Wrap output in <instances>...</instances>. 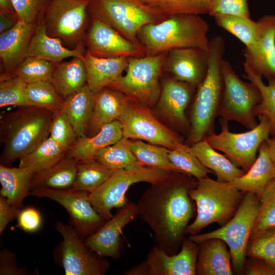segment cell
Returning a JSON list of instances; mask_svg holds the SVG:
<instances>
[{
  "label": "cell",
  "mask_w": 275,
  "mask_h": 275,
  "mask_svg": "<svg viewBox=\"0 0 275 275\" xmlns=\"http://www.w3.org/2000/svg\"><path fill=\"white\" fill-rule=\"evenodd\" d=\"M184 173L173 172L151 184L137 203L138 216L151 228L156 245L169 255L177 253L194 214L189 190L197 182Z\"/></svg>",
  "instance_id": "cell-1"
},
{
  "label": "cell",
  "mask_w": 275,
  "mask_h": 275,
  "mask_svg": "<svg viewBox=\"0 0 275 275\" xmlns=\"http://www.w3.org/2000/svg\"><path fill=\"white\" fill-rule=\"evenodd\" d=\"M54 112L30 106L2 113L0 139L4 148L1 164L10 166L46 139Z\"/></svg>",
  "instance_id": "cell-2"
},
{
  "label": "cell",
  "mask_w": 275,
  "mask_h": 275,
  "mask_svg": "<svg viewBox=\"0 0 275 275\" xmlns=\"http://www.w3.org/2000/svg\"><path fill=\"white\" fill-rule=\"evenodd\" d=\"M225 48L224 39L222 36L217 35L209 40L207 72L196 89L191 107L187 139L189 146L214 133L215 120L218 116L223 94L222 62Z\"/></svg>",
  "instance_id": "cell-3"
},
{
  "label": "cell",
  "mask_w": 275,
  "mask_h": 275,
  "mask_svg": "<svg viewBox=\"0 0 275 275\" xmlns=\"http://www.w3.org/2000/svg\"><path fill=\"white\" fill-rule=\"evenodd\" d=\"M208 23L200 15L179 14L144 25L138 37L146 55L186 47L198 48L208 52Z\"/></svg>",
  "instance_id": "cell-4"
},
{
  "label": "cell",
  "mask_w": 275,
  "mask_h": 275,
  "mask_svg": "<svg viewBox=\"0 0 275 275\" xmlns=\"http://www.w3.org/2000/svg\"><path fill=\"white\" fill-rule=\"evenodd\" d=\"M197 206L195 219L188 225L185 233L199 234L205 227L216 223L223 226L235 214L244 196L229 183L214 180L208 176L198 180L189 190Z\"/></svg>",
  "instance_id": "cell-5"
},
{
  "label": "cell",
  "mask_w": 275,
  "mask_h": 275,
  "mask_svg": "<svg viewBox=\"0 0 275 275\" xmlns=\"http://www.w3.org/2000/svg\"><path fill=\"white\" fill-rule=\"evenodd\" d=\"M168 52L129 58L124 75H120L107 87L118 91L132 101L152 106L158 100L161 88L159 78Z\"/></svg>",
  "instance_id": "cell-6"
},
{
  "label": "cell",
  "mask_w": 275,
  "mask_h": 275,
  "mask_svg": "<svg viewBox=\"0 0 275 275\" xmlns=\"http://www.w3.org/2000/svg\"><path fill=\"white\" fill-rule=\"evenodd\" d=\"M172 172L142 164L115 170L102 185L89 194V200L96 211L107 221L113 215L111 212L113 209H118L129 201L126 193L132 184L141 182L155 184Z\"/></svg>",
  "instance_id": "cell-7"
},
{
  "label": "cell",
  "mask_w": 275,
  "mask_h": 275,
  "mask_svg": "<svg viewBox=\"0 0 275 275\" xmlns=\"http://www.w3.org/2000/svg\"><path fill=\"white\" fill-rule=\"evenodd\" d=\"M259 207L258 197L251 193H245L236 213L227 224L208 233L190 235L188 238L198 244L211 238L224 241L230 249L232 269L241 274Z\"/></svg>",
  "instance_id": "cell-8"
},
{
  "label": "cell",
  "mask_w": 275,
  "mask_h": 275,
  "mask_svg": "<svg viewBox=\"0 0 275 275\" xmlns=\"http://www.w3.org/2000/svg\"><path fill=\"white\" fill-rule=\"evenodd\" d=\"M88 11L101 18L128 40L140 45L138 35L141 28L168 17L139 0H90Z\"/></svg>",
  "instance_id": "cell-9"
},
{
  "label": "cell",
  "mask_w": 275,
  "mask_h": 275,
  "mask_svg": "<svg viewBox=\"0 0 275 275\" xmlns=\"http://www.w3.org/2000/svg\"><path fill=\"white\" fill-rule=\"evenodd\" d=\"M224 89L218 116L228 122L235 121L250 130L257 125L256 111L261 95L252 82L241 80L231 64L222 62Z\"/></svg>",
  "instance_id": "cell-10"
},
{
  "label": "cell",
  "mask_w": 275,
  "mask_h": 275,
  "mask_svg": "<svg viewBox=\"0 0 275 275\" xmlns=\"http://www.w3.org/2000/svg\"><path fill=\"white\" fill-rule=\"evenodd\" d=\"M56 230L62 240L53 252L55 261L65 271L66 275H104L109 263L102 256L88 248L74 228L70 224L58 221Z\"/></svg>",
  "instance_id": "cell-11"
},
{
  "label": "cell",
  "mask_w": 275,
  "mask_h": 275,
  "mask_svg": "<svg viewBox=\"0 0 275 275\" xmlns=\"http://www.w3.org/2000/svg\"><path fill=\"white\" fill-rule=\"evenodd\" d=\"M259 118L256 126L242 133L230 132L228 122L220 119L221 132L214 133L205 140L213 148L225 153L234 163L247 172L256 161L261 144L271 132L268 119L264 116Z\"/></svg>",
  "instance_id": "cell-12"
},
{
  "label": "cell",
  "mask_w": 275,
  "mask_h": 275,
  "mask_svg": "<svg viewBox=\"0 0 275 275\" xmlns=\"http://www.w3.org/2000/svg\"><path fill=\"white\" fill-rule=\"evenodd\" d=\"M90 0H53L42 20L46 33L75 46L84 43Z\"/></svg>",
  "instance_id": "cell-13"
},
{
  "label": "cell",
  "mask_w": 275,
  "mask_h": 275,
  "mask_svg": "<svg viewBox=\"0 0 275 275\" xmlns=\"http://www.w3.org/2000/svg\"><path fill=\"white\" fill-rule=\"evenodd\" d=\"M31 195L48 198L62 205L69 215V224L83 240L106 221L93 207L89 194L86 191L72 187L63 189L40 188L31 190Z\"/></svg>",
  "instance_id": "cell-14"
},
{
  "label": "cell",
  "mask_w": 275,
  "mask_h": 275,
  "mask_svg": "<svg viewBox=\"0 0 275 275\" xmlns=\"http://www.w3.org/2000/svg\"><path fill=\"white\" fill-rule=\"evenodd\" d=\"M199 244L184 238L180 251L169 255L155 245L141 263L124 275H195Z\"/></svg>",
  "instance_id": "cell-15"
},
{
  "label": "cell",
  "mask_w": 275,
  "mask_h": 275,
  "mask_svg": "<svg viewBox=\"0 0 275 275\" xmlns=\"http://www.w3.org/2000/svg\"><path fill=\"white\" fill-rule=\"evenodd\" d=\"M149 107L132 100L120 117L123 137L145 141L173 149L181 142L178 136L162 124Z\"/></svg>",
  "instance_id": "cell-16"
},
{
  "label": "cell",
  "mask_w": 275,
  "mask_h": 275,
  "mask_svg": "<svg viewBox=\"0 0 275 275\" xmlns=\"http://www.w3.org/2000/svg\"><path fill=\"white\" fill-rule=\"evenodd\" d=\"M91 22L84 44L92 55L103 58L141 57L144 48L125 38L101 18L91 12Z\"/></svg>",
  "instance_id": "cell-17"
},
{
  "label": "cell",
  "mask_w": 275,
  "mask_h": 275,
  "mask_svg": "<svg viewBox=\"0 0 275 275\" xmlns=\"http://www.w3.org/2000/svg\"><path fill=\"white\" fill-rule=\"evenodd\" d=\"M138 216L137 204L129 201L95 232L84 239L85 244L99 255L119 259L123 249V229Z\"/></svg>",
  "instance_id": "cell-18"
},
{
  "label": "cell",
  "mask_w": 275,
  "mask_h": 275,
  "mask_svg": "<svg viewBox=\"0 0 275 275\" xmlns=\"http://www.w3.org/2000/svg\"><path fill=\"white\" fill-rule=\"evenodd\" d=\"M257 22V37L251 47L245 48L244 62L268 82H275V15H265Z\"/></svg>",
  "instance_id": "cell-19"
},
{
  "label": "cell",
  "mask_w": 275,
  "mask_h": 275,
  "mask_svg": "<svg viewBox=\"0 0 275 275\" xmlns=\"http://www.w3.org/2000/svg\"><path fill=\"white\" fill-rule=\"evenodd\" d=\"M208 68V52L198 48L186 47L168 52L163 70L196 89L205 78Z\"/></svg>",
  "instance_id": "cell-20"
},
{
  "label": "cell",
  "mask_w": 275,
  "mask_h": 275,
  "mask_svg": "<svg viewBox=\"0 0 275 275\" xmlns=\"http://www.w3.org/2000/svg\"><path fill=\"white\" fill-rule=\"evenodd\" d=\"M195 89L173 78L165 79L157 101L156 109L171 123L181 130L190 129L185 111Z\"/></svg>",
  "instance_id": "cell-21"
},
{
  "label": "cell",
  "mask_w": 275,
  "mask_h": 275,
  "mask_svg": "<svg viewBox=\"0 0 275 275\" xmlns=\"http://www.w3.org/2000/svg\"><path fill=\"white\" fill-rule=\"evenodd\" d=\"M37 24L18 19L13 28L0 34V58L3 69L1 74H10L27 57Z\"/></svg>",
  "instance_id": "cell-22"
},
{
  "label": "cell",
  "mask_w": 275,
  "mask_h": 275,
  "mask_svg": "<svg viewBox=\"0 0 275 275\" xmlns=\"http://www.w3.org/2000/svg\"><path fill=\"white\" fill-rule=\"evenodd\" d=\"M131 100L116 90L105 87L95 95L93 114L86 136L96 134L104 125L119 120Z\"/></svg>",
  "instance_id": "cell-23"
},
{
  "label": "cell",
  "mask_w": 275,
  "mask_h": 275,
  "mask_svg": "<svg viewBox=\"0 0 275 275\" xmlns=\"http://www.w3.org/2000/svg\"><path fill=\"white\" fill-rule=\"evenodd\" d=\"M62 40L47 34L42 18L37 23L28 49L27 57H34L55 64L68 58H82L86 50L84 43L70 49L63 46Z\"/></svg>",
  "instance_id": "cell-24"
},
{
  "label": "cell",
  "mask_w": 275,
  "mask_h": 275,
  "mask_svg": "<svg viewBox=\"0 0 275 275\" xmlns=\"http://www.w3.org/2000/svg\"><path fill=\"white\" fill-rule=\"evenodd\" d=\"M82 59L87 71V85L94 95L122 75L129 60L126 57H98L87 50Z\"/></svg>",
  "instance_id": "cell-25"
},
{
  "label": "cell",
  "mask_w": 275,
  "mask_h": 275,
  "mask_svg": "<svg viewBox=\"0 0 275 275\" xmlns=\"http://www.w3.org/2000/svg\"><path fill=\"white\" fill-rule=\"evenodd\" d=\"M231 260L224 241L217 238L206 239L199 244L196 274H233Z\"/></svg>",
  "instance_id": "cell-26"
},
{
  "label": "cell",
  "mask_w": 275,
  "mask_h": 275,
  "mask_svg": "<svg viewBox=\"0 0 275 275\" xmlns=\"http://www.w3.org/2000/svg\"><path fill=\"white\" fill-rule=\"evenodd\" d=\"M275 178V166L268 154L266 141L258 149V155L250 169L229 183L238 190L251 193L259 198L266 186Z\"/></svg>",
  "instance_id": "cell-27"
},
{
  "label": "cell",
  "mask_w": 275,
  "mask_h": 275,
  "mask_svg": "<svg viewBox=\"0 0 275 275\" xmlns=\"http://www.w3.org/2000/svg\"><path fill=\"white\" fill-rule=\"evenodd\" d=\"M123 138L119 120L103 126L95 134L78 138L67 151L66 155L78 161L94 159L101 149L111 145Z\"/></svg>",
  "instance_id": "cell-28"
},
{
  "label": "cell",
  "mask_w": 275,
  "mask_h": 275,
  "mask_svg": "<svg viewBox=\"0 0 275 275\" xmlns=\"http://www.w3.org/2000/svg\"><path fill=\"white\" fill-rule=\"evenodd\" d=\"M35 172L24 167L12 168L0 164V196L11 205L22 209L24 199L31 194Z\"/></svg>",
  "instance_id": "cell-29"
},
{
  "label": "cell",
  "mask_w": 275,
  "mask_h": 275,
  "mask_svg": "<svg viewBox=\"0 0 275 275\" xmlns=\"http://www.w3.org/2000/svg\"><path fill=\"white\" fill-rule=\"evenodd\" d=\"M78 161L66 155L47 169L35 173L31 191L40 188L63 189L71 188L75 180Z\"/></svg>",
  "instance_id": "cell-30"
},
{
  "label": "cell",
  "mask_w": 275,
  "mask_h": 275,
  "mask_svg": "<svg viewBox=\"0 0 275 275\" xmlns=\"http://www.w3.org/2000/svg\"><path fill=\"white\" fill-rule=\"evenodd\" d=\"M190 148L201 163L215 174L216 180L219 182L230 183L246 173L216 151L205 139L190 146Z\"/></svg>",
  "instance_id": "cell-31"
},
{
  "label": "cell",
  "mask_w": 275,
  "mask_h": 275,
  "mask_svg": "<svg viewBox=\"0 0 275 275\" xmlns=\"http://www.w3.org/2000/svg\"><path fill=\"white\" fill-rule=\"evenodd\" d=\"M95 95L87 85L64 99L63 109L78 138L86 136L92 117Z\"/></svg>",
  "instance_id": "cell-32"
},
{
  "label": "cell",
  "mask_w": 275,
  "mask_h": 275,
  "mask_svg": "<svg viewBox=\"0 0 275 275\" xmlns=\"http://www.w3.org/2000/svg\"><path fill=\"white\" fill-rule=\"evenodd\" d=\"M82 58L74 57L55 66L51 82L64 99L87 85V71Z\"/></svg>",
  "instance_id": "cell-33"
},
{
  "label": "cell",
  "mask_w": 275,
  "mask_h": 275,
  "mask_svg": "<svg viewBox=\"0 0 275 275\" xmlns=\"http://www.w3.org/2000/svg\"><path fill=\"white\" fill-rule=\"evenodd\" d=\"M67 153L61 146L49 136L33 150L22 157L18 166L27 168L35 173L56 163Z\"/></svg>",
  "instance_id": "cell-34"
},
{
  "label": "cell",
  "mask_w": 275,
  "mask_h": 275,
  "mask_svg": "<svg viewBox=\"0 0 275 275\" xmlns=\"http://www.w3.org/2000/svg\"><path fill=\"white\" fill-rule=\"evenodd\" d=\"M94 159L113 170L130 169L142 164L131 150V141L124 137L99 150Z\"/></svg>",
  "instance_id": "cell-35"
},
{
  "label": "cell",
  "mask_w": 275,
  "mask_h": 275,
  "mask_svg": "<svg viewBox=\"0 0 275 275\" xmlns=\"http://www.w3.org/2000/svg\"><path fill=\"white\" fill-rule=\"evenodd\" d=\"M115 171L94 158L78 161L77 175L72 188L92 193L102 185Z\"/></svg>",
  "instance_id": "cell-36"
},
{
  "label": "cell",
  "mask_w": 275,
  "mask_h": 275,
  "mask_svg": "<svg viewBox=\"0 0 275 275\" xmlns=\"http://www.w3.org/2000/svg\"><path fill=\"white\" fill-rule=\"evenodd\" d=\"M139 1L166 17L179 14H208L211 4V0Z\"/></svg>",
  "instance_id": "cell-37"
},
{
  "label": "cell",
  "mask_w": 275,
  "mask_h": 275,
  "mask_svg": "<svg viewBox=\"0 0 275 275\" xmlns=\"http://www.w3.org/2000/svg\"><path fill=\"white\" fill-rule=\"evenodd\" d=\"M131 149L138 161L144 166L182 173L171 161L169 156V149L165 147L136 140L131 141Z\"/></svg>",
  "instance_id": "cell-38"
},
{
  "label": "cell",
  "mask_w": 275,
  "mask_h": 275,
  "mask_svg": "<svg viewBox=\"0 0 275 275\" xmlns=\"http://www.w3.org/2000/svg\"><path fill=\"white\" fill-rule=\"evenodd\" d=\"M245 74L243 77L248 79L258 89L261 95V101L258 104L256 115L257 117L266 116L271 127V134L275 132V82L265 85L262 77L255 73L250 67L243 63Z\"/></svg>",
  "instance_id": "cell-39"
},
{
  "label": "cell",
  "mask_w": 275,
  "mask_h": 275,
  "mask_svg": "<svg viewBox=\"0 0 275 275\" xmlns=\"http://www.w3.org/2000/svg\"><path fill=\"white\" fill-rule=\"evenodd\" d=\"M216 23L238 38L245 46L251 47L255 42L258 32L257 21L250 18L233 15L214 17Z\"/></svg>",
  "instance_id": "cell-40"
},
{
  "label": "cell",
  "mask_w": 275,
  "mask_h": 275,
  "mask_svg": "<svg viewBox=\"0 0 275 275\" xmlns=\"http://www.w3.org/2000/svg\"><path fill=\"white\" fill-rule=\"evenodd\" d=\"M171 161L182 173L200 180L213 173L205 167L191 151L190 146L180 143L173 149H169Z\"/></svg>",
  "instance_id": "cell-41"
},
{
  "label": "cell",
  "mask_w": 275,
  "mask_h": 275,
  "mask_svg": "<svg viewBox=\"0 0 275 275\" xmlns=\"http://www.w3.org/2000/svg\"><path fill=\"white\" fill-rule=\"evenodd\" d=\"M57 64L41 58L27 57L10 73L27 84L50 81Z\"/></svg>",
  "instance_id": "cell-42"
},
{
  "label": "cell",
  "mask_w": 275,
  "mask_h": 275,
  "mask_svg": "<svg viewBox=\"0 0 275 275\" xmlns=\"http://www.w3.org/2000/svg\"><path fill=\"white\" fill-rule=\"evenodd\" d=\"M26 96L31 106L56 111L63 109L64 99L50 81L28 84Z\"/></svg>",
  "instance_id": "cell-43"
},
{
  "label": "cell",
  "mask_w": 275,
  "mask_h": 275,
  "mask_svg": "<svg viewBox=\"0 0 275 275\" xmlns=\"http://www.w3.org/2000/svg\"><path fill=\"white\" fill-rule=\"evenodd\" d=\"M259 200L258 214L250 239L268 229L275 227V178L264 188Z\"/></svg>",
  "instance_id": "cell-44"
},
{
  "label": "cell",
  "mask_w": 275,
  "mask_h": 275,
  "mask_svg": "<svg viewBox=\"0 0 275 275\" xmlns=\"http://www.w3.org/2000/svg\"><path fill=\"white\" fill-rule=\"evenodd\" d=\"M28 84L11 74H1L0 106H30L26 96Z\"/></svg>",
  "instance_id": "cell-45"
},
{
  "label": "cell",
  "mask_w": 275,
  "mask_h": 275,
  "mask_svg": "<svg viewBox=\"0 0 275 275\" xmlns=\"http://www.w3.org/2000/svg\"><path fill=\"white\" fill-rule=\"evenodd\" d=\"M246 257L258 258L275 269V227L250 239Z\"/></svg>",
  "instance_id": "cell-46"
},
{
  "label": "cell",
  "mask_w": 275,
  "mask_h": 275,
  "mask_svg": "<svg viewBox=\"0 0 275 275\" xmlns=\"http://www.w3.org/2000/svg\"><path fill=\"white\" fill-rule=\"evenodd\" d=\"M49 136L67 151L77 139L63 108L54 112L49 128Z\"/></svg>",
  "instance_id": "cell-47"
},
{
  "label": "cell",
  "mask_w": 275,
  "mask_h": 275,
  "mask_svg": "<svg viewBox=\"0 0 275 275\" xmlns=\"http://www.w3.org/2000/svg\"><path fill=\"white\" fill-rule=\"evenodd\" d=\"M15 12L21 20L37 23L53 0H11Z\"/></svg>",
  "instance_id": "cell-48"
},
{
  "label": "cell",
  "mask_w": 275,
  "mask_h": 275,
  "mask_svg": "<svg viewBox=\"0 0 275 275\" xmlns=\"http://www.w3.org/2000/svg\"><path fill=\"white\" fill-rule=\"evenodd\" d=\"M208 14L213 17L221 15H233L250 18L247 0H211Z\"/></svg>",
  "instance_id": "cell-49"
},
{
  "label": "cell",
  "mask_w": 275,
  "mask_h": 275,
  "mask_svg": "<svg viewBox=\"0 0 275 275\" xmlns=\"http://www.w3.org/2000/svg\"><path fill=\"white\" fill-rule=\"evenodd\" d=\"M17 218V227L27 232L37 231L42 224L40 212L31 206L21 209Z\"/></svg>",
  "instance_id": "cell-50"
},
{
  "label": "cell",
  "mask_w": 275,
  "mask_h": 275,
  "mask_svg": "<svg viewBox=\"0 0 275 275\" xmlns=\"http://www.w3.org/2000/svg\"><path fill=\"white\" fill-rule=\"evenodd\" d=\"M30 272L26 268L19 267L15 253L4 249L0 252L1 275H28Z\"/></svg>",
  "instance_id": "cell-51"
},
{
  "label": "cell",
  "mask_w": 275,
  "mask_h": 275,
  "mask_svg": "<svg viewBox=\"0 0 275 275\" xmlns=\"http://www.w3.org/2000/svg\"><path fill=\"white\" fill-rule=\"evenodd\" d=\"M245 261L243 272L247 275H275V269L263 260L256 257H249Z\"/></svg>",
  "instance_id": "cell-52"
},
{
  "label": "cell",
  "mask_w": 275,
  "mask_h": 275,
  "mask_svg": "<svg viewBox=\"0 0 275 275\" xmlns=\"http://www.w3.org/2000/svg\"><path fill=\"white\" fill-rule=\"evenodd\" d=\"M21 210L10 205L5 198L0 196V235L10 222L17 218Z\"/></svg>",
  "instance_id": "cell-53"
},
{
  "label": "cell",
  "mask_w": 275,
  "mask_h": 275,
  "mask_svg": "<svg viewBox=\"0 0 275 275\" xmlns=\"http://www.w3.org/2000/svg\"><path fill=\"white\" fill-rule=\"evenodd\" d=\"M18 21L17 15L0 10V34L13 28Z\"/></svg>",
  "instance_id": "cell-54"
},
{
  "label": "cell",
  "mask_w": 275,
  "mask_h": 275,
  "mask_svg": "<svg viewBox=\"0 0 275 275\" xmlns=\"http://www.w3.org/2000/svg\"><path fill=\"white\" fill-rule=\"evenodd\" d=\"M271 138L269 137L266 140L268 154L275 166V132Z\"/></svg>",
  "instance_id": "cell-55"
},
{
  "label": "cell",
  "mask_w": 275,
  "mask_h": 275,
  "mask_svg": "<svg viewBox=\"0 0 275 275\" xmlns=\"http://www.w3.org/2000/svg\"><path fill=\"white\" fill-rule=\"evenodd\" d=\"M0 10L16 15L11 0H0Z\"/></svg>",
  "instance_id": "cell-56"
}]
</instances>
